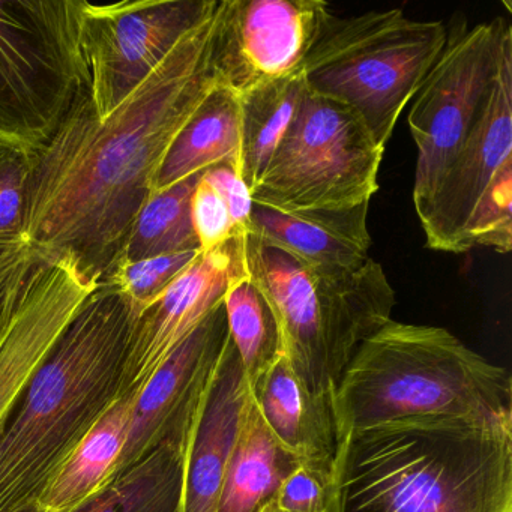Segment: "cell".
<instances>
[{
  "mask_svg": "<svg viewBox=\"0 0 512 512\" xmlns=\"http://www.w3.org/2000/svg\"><path fill=\"white\" fill-rule=\"evenodd\" d=\"M475 247L506 254L512 248V166L506 167L479 199L467 221L461 253Z\"/></svg>",
  "mask_w": 512,
  "mask_h": 512,
  "instance_id": "29",
  "label": "cell"
},
{
  "mask_svg": "<svg viewBox=\"0 0 512 512\" xmlns=\"http://www.w3.org/2000/svg\"><path fill=\"white\" fill-rule=\"evenodd\" d=\"M14 278L0 328V431L35 371L52 352L97 284L70 257L47 260L32 250Z\"/></svg>",
  "mask_w": 512,
  "mask_h": 512,
  "instance_id": "11",
  "label": "cell"
},
{
  "mask_svg": "<svg viewBox=\"0 0 512 512\" xmlns=\"http://www.w3.org/2000/svg\"><path fill=\"white\" fill-rule=\"evenodd\" d=\"M250 392L275 440L298 464L332 478L338 442L331 401L308 392L283 353Z\"/></svg>",
  "mask_w": 512,
  "mask_h": 512,
  "instance_id": "18",
  "label": "cell"
},
{
  "mask_svg": "<svg viewBox=\"0 0 512 512\" xmlns=\"http://www.w3.org/2000/svg\"><path fill=\"white\" fill-rule=\"evenodd\" d=\"M34 149L0 139V256L28 248L26 203Z\"/></svg>",
  "mask_w": 512,
  "mask_h": 512,
  "instance_id": "27",
  "label": "cell"
},
{
  "mask_svg": "<svg viewBox=\"0 0 512 512\" xmlns=\"http://www.w3.org/2000/svg\"><path fill=\"white\" fill-rule=\"evenodd\" d=\"M218 0H83L82 52L98 118L124 103Z\"/></svg>",
  "mask_w": 512,
  "mask_h": 512,
  "instance_id": "10",
  "label": "cell"
},
{
  "mask_svg": "<svg viewBox=\"0 0 512 512\" xmlns=\"http://www.w3.org/2000/svg\"><path fill=\"white\" fill-rule=\"evenodd\" d=\"M370 203L341 211L284 212L253 205L248 235L286 251L319 274H350L370 256Z\"/></svg>",
  "mask_w": 512,
  "mask_h": 512,
  "instance_id": "17",
  "label": "cell"
},
{
  "mask_svg": "<svg viewBox=\"0 0 512 512\" xmlns=\"http://www.w3.org/2000/svg\"><path fill=\"white\" fill-rule=\"evenodd\" d=\"M448 31L442 22L407 19L401 10L329 16L304 62L305 85L361 116L380 146L394 133L442 55Z\"/></svg>",
  "mask_w": 512,
  "mask_h": 512,
  "instance_id": "6",
  "label": "cell"
},
{
  "mask_svg": "<svg viewBox=\"0 0 512 512\" xmlns=\"http://www.w3.org/2000/svg\"><path fill=\"white\" fill-rule=\"evenodd\" d=\"M512 28L503 17L448 32L445 49L416 92L409 112L415 142L413 203L418 218L427 211L448 167L484 115Z\"/></svg>",
  "mask_w": 512,
  "mask_h": 512,
  "instance_id": "9",
  "label": "cell"
},
{
  "mask_svg": "<svg viewBox=\"0 0 512 512\" xmlns=\"http://www.w3.org/2000/svg\"><path fill=\"white\" fill-rule=\"evenodd\" d=\"M134 319L125 296L100 284L35 371L0 431V512L37 502L121 397Z\"/></svg>",
  "mask_w": 512,
  "mask_h": 512,
  "instance_id": "2",
  "label": "cell"
},
{
  "mask_svg": "<svg viewBox=\"0 0 512 512\" xmlns=\"http://www.w3.org/2000/svg\"><path fill=\"white\" fill-rule=\"evenodd\" d=\"M83 0H0V139L38 149L89 88Z\"/></svg>",
  "mask_w": 512,
  "mask_h": 512,
  "instance_id": "7",
  "label": "cell"
},
{
  "mask_svg": "<svg viewBox=\"0 0 512 512\" xmlns=\"http://www.w3.org/2000/svg\"><path fill=\"white\" fill-rule=\"evenodd\" d=\"M202 175L197 173L148 197L115 263L200 250L191 220V197Z\"/></svg>",
  "mask_w": 512,
  "mask_h": 512,
  "instance_id": "24",
  "label": "cell"
},
{
  "mask_svg": "<svg viewBox=\"0 0 512 512\" xmlns=\"http://www.w3.org/2000/svg\"><path fill=\"white\" fill-rule=\"evenodd\" d=\"M223 304L229 340L241 359L251 389L281 355L277 322L268 302L248 278L247 271L232 281Z\"/></svg>",
  "mask_w": 512,
  "mask_h": 512,
  "instance_id": "26",
  "label": "cell"
},
{
  "mask_svg": "<svg viewBox=\"0 0 512 512\" xmlns=\"http://www.w3.org/2000/svg\"><path fill=\"white\" fill-rule=\"evenodd\" d=\"M14 512H46L43 508H41L40 505H38V502L29 503V505L23 506V508L17 509V511Z\"/></svg>",
  "mask_w": 512,
  "mask_h": 512,
  "instance_id": "32",
  "label": "cell"
},
{
  "mask_svg": "<svg viewBox=\"0 0 512 512\" xmlns=\"http://www.w3.org/2000/svg\"><path fill=\"white\" fill-rule=\"evenodd\" d=\"M247 235L202 251L166 292L134 319L121 397L136 395L167 356L223 304L232 281L245 272Z\"/></svg>",
  "mask_w": 512,
  "mask_h": 512,
  "instance_id": "13",
  "label": "cell"
},
{
  "mask_svg": "<svg viewBox=\"0 0 512 512\" xmlns=\"http://www.w3.org/2000/svg\"><path fill=\"white\" fill-rule=\"evenodd\" d=\"M218 164H229L241 175V101L223 83L206 97L173 140L152 182V193Z\"/></svg>",
  "mask_w": 512,
  "mask_h": 512,
  "instance_id": "19",
  "label": "cell"
},
{
  "mask_svg": "<svg viewBox=\"0 0 512 512\" xmlns=\"http://www.w3.org/2000/svg\"><path fill=\"white\" fill-rule=\"evenodd\" d=\"M245 271L268 302L281 353L308 392L331 401L362 341L392 319L395 292L382 265L326 275L245 236Z\"/></svg>",
  "mask_w": 512,
  "mask_h": 512,
  "instance_id": "5",
  "label": "cell"
},
{
  "mask_svg": "<svg viewBox=\"0 0 512 512\" xmlns=\"http://www.w3.org/2000/svg\"><path fill=\"white\" fill-rule=\"evenodd\" d=\"M259 512H277V511H275V509L272 508L271 503L268 502V503H266L265 506H263L262 509H260Z\"/></svg>",
  "mask_w": 512,
  "mask_h": 512,
  "instance_id": "33",
  "label": "cell"
},
{
  "mask_svg": "<svg viewBox=\"0 0 512 512\" xmlns=\"http://www.w3.org/2000/svg\"><path fill=\"white\" fill-rule=\"evenodd\" d=\"M253 199L229 164L203 172L191 197V220L200 250L209 251L248 233Z\"/></svg>",
  "mask_w": 512,
  "mask_h": 512,
  "instance_id": "25",
  "label": "cell"
},
{
  "mask_svg": "<svg viewBox=\"0 0 512 512\" xmlns=\"http://www.w3.org/2000/svg\"><path fill=\"white\" fill-rule=\"evenodd\" d=\"M188 430L158 443L136 466L73 512H182Z\"/></svg>",
  "mask_w": 512,
  "mask_h": 512,
  "instance_id": "22",
  "label": "cell"
},
{
  "mask_svg": "<svg viewBox=\"0 0 512 512\" xmlns=\"http://www.w3.org/2000/svg\"><path fill=\"white\" fill-rule=\"evenodd\" d=\"M227 338L226 310L221 304L149 377L134 397L127 442L112 481L136 466L158 443L190 428Z\"/></svg>",
  "mask_w": 512,
  "mask_h": 512,
  "instance_id": "15",
  "label": "cell"
},
{
  "mask_svg": "<svg viewBox=\"0 0 512 512\" xmlns=\"http://www.w3.org/2000/svg\"><path fill=\"white\" fill-rule=\"evenodd\" d=\"M332 413L337 442L386 425L512 427L511 376L446 329L391 319L356 350Z\"/></svg>",
  "mask_w": 512,
  "mask_h": 512,
  "instance_id": "4",
  "label": "cell"
},
{
  "mask_svg": "<svg viewBox=\"0 0 512 512\" xmlns=\"http://www.w3.org/2000/svg\"><path fill=\"white\" fill-rule=\"evenodd\" d=\"M269 503L277 512H334L332 478L298 464Z\"/></svg>",
  "mask_w": 512,
  "mask_h": 512,
  "instance_id": "30",
  "label": "cell"
},
{
  "mask_svg": "<svg viewBox=\"0 0 512 512\" xmlns=\"http://www.w3.org/2000/svg\"><path fill=\"white\" fill-rule=\"evenodd\" d=\"M334 512H512V427L398 424L338 442Z\"/></svg>",
  "mask_w": 512,
  "mask_h": 512,
  "instance_id": "3",
  "label": "cell"
},
{
  "mask_svg": "<svg viewBox=\"0 0 512 512\" xmlns=\"http://www.w3.org/2000/svg\"><path fill=\"white\" fill-rule=\"evenodd\" d=\"M31 253L32 250L28 247L0 256V328H2V323H4L8 292H10L11 284H13L14 278L17 277L23 265L28 262Z\"/></svg>",
  "mask_w": 512,
  "mask_h": 512,
  "instance_id": "31",
  "label": "cell"
},
{
  "mask_svg": "<svg viewBox=\"0 0 512 512\" xmlns=\"http://www.w3.org/2000/svg\"><path fill=\"white\" fill-rule=\"evenodd\" d=\"M223 0L106 118L89 88L32 154L26 241L43 259L70 257L100 284L118 259L182 128L221 83L215 43Z\"/></svg>",
  "mask_w": 512,
  "mask_h": 512,
  "instance_id": "1",
  "label": "cell"
},
{
  "mask_svg": "<svg viewBox=\"0 0 512 512\" xmlns=\"http://www.w3.org/2000/svg\"><path fill=\"white\" fill-rule=\"evenodd\" d=\"M331 14L323 0H223L214 55L221 83L241 95L302 73Z\"/></svg>",
  "mask_w": 512,
  "mask_h": 512,
  "instance_id": "12",
  "label": "cell"
},
{
  "mask_svg": "<svg viewBox=\"0 0 512 512\" xmlns=\"http://www.w3.org/2000/svg\"><path fill=\"white\" fill-rule=\"evenodd\" d=\"M305 91L304 73L269 80L239 95L241 178L250 193L289 130Z\"/></svg>",
  "mask_w": 512,
  "mask_h": 512,
  "instance_id": "23",
  "label": "cell"
},
{
  "mask_svg": "<svg viewBox=\"0 0 512 512\" xmlns=\"http://www.w3.org/2000/svg\"><path fill=\"white\" fill-rule=\"evenodd\" d=\"M134 397H119L68 455L38 497L44 511H76L112 481L127 442Z\"/></svg>",
  "mask_w": 512,
  "mask_h": 512,
  "instance_id": "20",
  "label": "cell"
},
{
  "mask_svg": "<svg viewBox=\"0 0 512 512\" xmlns=\"http://www.w3.org/2000/svg\"><path fill=\"white\" fill-rule=\"evenodd\" d=\"M383 152L355 110L305 85L298 112L251 199L284 212L356 208L379 190Z\"/></svg>",
  "mask_w": 512,
  "mask_h": 512,
  "instance_id": "8",
  "label": "cell"
},
{
  "mask_svg": "<svg viewBox=\"0 0 512 512\" xmlns=\"http://www.w3.org/2000/svg\"><path fill=\"white\" fill-rule=\"evenodd\" d=\"M200 253V250L184 251L137 262H118L110 268L100 284L113 287L124 295L137 319L166 292L167 287L197 259Z\"/></svg>",
  "mask_w": 512,
  "mask_h": 512,
  "instance_id": "28",
  "label": "cell"
},
{
  "mask_svg": "<svg viewBox=\"0 0 512 512\" xmlns=\"http://www.w3.org/2000/svg\"><path fill=\"white\" fill-rule=\"evenodd\" d=\"M512 166V43L503 50L484 115L419 218L427 247L461 254L467 221L491 182Z\"/></svg>",
  "mask_w": 512,
  "mask_h": 512,
  "instance_id": "14",
  "label": "cell"
},
{
  "mask_svg": "<svg viewBox=\"0 0 512 512\" xmlns=\"http://www.w3.org/2000/svg\"><path fill=\"white\" fill-rule=\"evenodd\" d=\"M296 466L298 461L275 440L250 397L217 512H259Z\"/></svg>",
  "mask_w": 512,
  "mask_h": 512,
  "instance_id": "21",
  "label": "cell"
},
{
  "mask_svg": "<svg viewBox=\"0 0 512 512\" xmlns=\"http://www.w3.org/2000/svg\"><path fill=\"white\" fill-rule=\"evenodd\" d=\"M250 397L241 359L227 338L191 422L185 449L182 512H217Z\"/></svg>",
  "mask_w": 512,
  "mask_h": 512,
  "instance_id": "16",
  "label": "cell"
}]
</instances>
